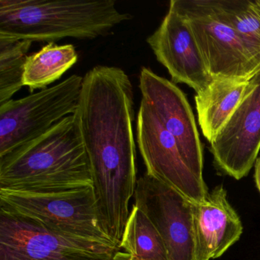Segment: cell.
Instances as JSON below:
<instances>
[{
  "instance_id": "cell-2",
  "label": "cell",
  "mask_w": 260,
  "mask_h": 260,
  "mask_svg": "<svg viewBox=\"0 0 260 260\" xmlns=\"http://www.w3.org/2000/svg\"><path fill=\"white\" fill-rule=\"evenodd\" d=\"M92 185L89 158L75 114L0 156V189L36 191Z\"/></svg>"
},
{
  "instance_id": "cell-13",
  "label": "cell",
  "mask_w": 260,
  "mask_h": 260,
  "mask_svg": "<svg viewBox=\"0 0 260 260\" xmlns=\"http://www.w3.org/2000/svg\"><path fill=\"white\" fill-rule=\"evenodd\" d=\"M194 259L221 256L243 234V224L228 200L223 185L216 186L203 201L193 203Z\"/></svg>"
},
{
  "instance_id": "cell-4",
  "label": "cell",
  "mask_w": 260,
  "mask_h": 260,
  "mask_svg": "<svg viewBox=\"0 0 260 260\" xmlns=\"http://www.w3.org/2000/svg\"><path fill=\"white\" fill-rule=\"evenodd\" d=\"M0 207L67 238L121 248L103 228L93 185L36 191L0 189Z\"/></svg>"
},
{
  "instance_id": "cell-18",
  "label": "cell",
  "mask_w": 260,
  "mask_h": 260,
  "mask_svg": "<svg viewBox=\"0 0 260 260\" xmlns=\"http://www.w3.org/2000/svg\"><path fill=\"white\" fill-rule=\"evenodd\" d=\"M33 42L0 37V105L13 100L24 86L27 53Z\"/></svg>"
},
{
  "instance_id": "cell-11",
  "label": "cell",
  "mask_w": 260,
  "mask_h": 260,
  "mask_svg": "<svg viewBox=\"0 0 260 260\" xmlns=\"http://www.w3.org/2000/svg\"><path fill=\"white\" fill-rule=\"evenodd\" d=\"M216 167L237 180L249 174L260 150V70L229 121L211 143Z\"/></svg>"
},
{
  "instance_id": "cell-10",
  "label": "cell",
  "mask_w": 260,
  "mask_h": 260,
  "mask_svg": "<svg viewBox=\"0 0 260 260\" xmlns=\"http://www.w3.org/2000/svg\"><path fill=\"white\" fill-rule=\"evenodd\" d=\"M139 89L164 128L176 140L182 158L196 176L203 178V149L191 106L173 82L147 68L140 73Z\"/></svg>"
},
{
  "instance_id": "cell-19",
  "label": "cell",
  "mask_w": 260,
  "mask_h": 260,
  "mask_svg": "<svg viewBox=\"0 0 260 260\" xmlns=\"http://www.w3.org/2000/svg\"><path fill=\"white\" fill-rule=\"evenodd\" d=\"M255 180L257 188L260 192V156L255 162Z\"/></svg>"
},
{
  "instance_id": "cell-8",
  "label": "cell",
  "mask_w": 260,
  "mask_h": 260,
  "mask_svg": "<svg viewBox=\"0 0 260 260\" xmlns=\"http://www.w3.org/2000/svg\"><path fill=\"white\" fill-rule=\"evenodd\" d=\"M136 128L137 142L147 173L192 203L203 201L209 192L205 180L196 176L187 165L176 140L144 100L138 110Z\"/></svg>"
},
{
  "instance_id": "cell-9",
  "label": "cell",
  "mask_w": 260,
  "mask_h": 260,
  "mask_svg": "<svg viewBox=\"0 0 260 260\" xmlns=\"http://www.w3.org/2000/svg\"><path fill=\"white\" fill-rule=\"evenodd\" d=\"M134 197L160 234L169 260H194L192 202L147 173L138 179Z\"/></svg>"
},
{
  "instance_id": "cell-15",
  "label": "cell",
  "mask_w": 260,
  "mask_h": 260,
  "mask_svg": "<svg viewBox=\"0 0 260 260\" xmlns=\"http://www.w3.org/2000/svg\"><path fill=\"white\" fill-rule=\"evenodd\" d=\"M78 60L73 45L49 43L27 57L24 73V86L31 92L45 89L69 71Z\"/></svg>"
},
{
  "instance_id": "cell-6",
  "label": "cell",
  "mask_w": 260,
  "mask_h": 260,
  "mask_svg": "<svg viewBox=\"0 0 260 260\" xmlns=\"http://www.w3.org/2000/svg\"><path fill=\"white\" fill-rule=\"evenodd\" d=\"M121 248L67 238L0 207V260H118Z\"/></svg>"
},
{
  "instance_id": "cell-20",
  "label": "cell",
  "mask_w": 260,
  "mask_h": 260,
  "mask_svg": "<svg viewBox=\"0 0 260 260\" xmlns=\"http://www.w3.org/2000/svg\"><path fill=\"white\" fill-rule=\"evenodd\" d=\"M124 256H125V254H124V256L121 257V258H119V259L118 260H124Z\"/></svg>"
},
{
  "instance_id": "cell-1",
  "label": "cell",
  "mask_w": 260,
  "mask_h": 260,
  "mask_svg": "<svg viewBox=\"0 0 260 260\" xmlns=\"http://www.w3.org/2000/svg\"><path fill=\"white\" fill-rule=\"evenodd\" d=\"M135 95L127 74L96 66L83 77L75 115L105 231L121 244L137 182Z\"/></svg>"
},
{
  "instance_id": "cell-7",
  "label": "cell",
  "mask_w": 260,
  "mask_h": 260,
  "mask_svg": "<svg viewBox=\"0 0 260 260\" xmlns=\"http://www.w3.org/2000/svg\"><path fill=\"white\" fill-rule=\"evenodd\" d=\"M170 7L188 22L214 80L249 79L259 71L214 0H172Z\"/></svg>"
},
{
  "instance_id": "cell-14",
  "label": "cell",
  "mask_w": 260,
  "mask_h": 260,
  "mask_svg": "<svg viewBox=\"0 0 260 260\" xmlns=\"http://www.w3.org/2000/svg\"><path fill=\"white\" fill-rule=\"evenodd\" d=\"M251 78L214 80L205 90L196 94L194 101L199 125L210 144L244 98Z\"/></svg>"
},
{
  "instance_id": "cell-5",
  "label": "cell",
  "mask_w": 260,
  "mask_h": 260,
  "mask_svg": "<svg viewBox=\"0 0 260 260\" xmlns=\"http://www.w3.org/2000/svg\"><path fill=\"white\" fill-rule=\"evenodd\" d=\"M83 77L74 74L55 86L0 105V156L46 133L77 112Z\"/></svg>"
},
{
  "instance_id": "cell-12",
  "label": "cell",
  "mask_w": 260,
  "mask_h": 260,
  "mask_svg": "<svg viewBox=\"0 0 260 260\" xmlns=\"http://www.w3.org/2000/svg\"><path fill=\"white\" fill-rule=\"evenodd\" d=\"M147 42L173 83H185L199 94L214 80L188 22L172 7Z\"/></svg>"
},
{
  "instance_id": "cell-16",
  "label": "cell",
  "mask_w": 260,
  "mask_h": 260,
  "mask_svg": "<svg viewBox=\"0 0 260 260\" xmlns=\"http://www.w3.org/2000/svg\"><path fill=\"white\" fill-rule=\"evenodd\" d=\"M120 246L125 251L124 260H169L167 248L156 226L135 205Z\"/></svg>"
},
{
  "instance_id": "cell-3",
  "label": "cell",
  "mask_w": 260,
  "mask_h": 260,
  "mask_svg": "<svg viewBox=\"0 0 260 260\" xmlns=\"http://www.w3.org/2000/svg\"><path fill=\"white\" fill-rule=\"evenodd\" d=\"M132 19L114 0H0V37L16 40H92Z\"/></svg>"
},
{
  "instance_id": "cell-17",
  "label": "cell",
  "mask_w": 260,
  "mask_h": 260,
  "mask_svg": "<svg viewBox=\"0 0 260 260\" xmlns=\"http://www.w3.org/2000/svg\"><path fill=\"white\" fill-rule=\"evenodd\" d=\"M214 4L260 70V0H214Z\"/></svg>"
}]
</instances>
